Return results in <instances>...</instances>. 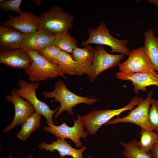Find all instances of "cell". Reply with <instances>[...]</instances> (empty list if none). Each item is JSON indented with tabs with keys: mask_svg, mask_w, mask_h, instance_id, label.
<instances>
[{
	"mask_svg": "<svg viewBox=\"0 0 158 158\" xmlns=\"http://www.w3.org/2000/svg\"><path fill=\"white\" fill-rule=\"evenodd\" d=\"M148 114V121L152 130L158 131V101L152 99Z\"/></svg>",
	"mask_w": 158,
	"mask_h": 158,
	"instance_id": "obj_26",
	"label": "cell"
},
{
	"mask_svg": "<svg viewBox=\"0 0 158 158\" xmlns=\"http://www.w3.org/2000/svg\"><path fill=\"white\" fill-rule=\"evenodd\" d=\"M61 51L59 48L53 44L48 46L37 51L40 54L50 63L57 64Z\"/></svg>",
	"mask_w": 158,
	"mask_h": 158,
	"instance_id": "obj_25",
	"label": "cell"
},
{
	"mask_svg": "<svg viewBox=\"0 0 158 158\" xmlns=\"http://www.w3.org/2000/svg\"><path fill=\"white\" fill-rule=\"evenodd\" d=\"M3 26L13 28L24 34L34 33L41 28L40 19L33 13L22 11L18 16L9 13L8 18L2 23Z\"/></svg>",
	"mask_w": 158,
	"mask_h": 158,
	"instance_id": "obj_11",
	"label": "cell"
},
{
	"mask_svg": "<svg viewBox=\"0 0 158 158\" xmlns=\"http://www.w3.org/2000/svg\"><path fill=\"white\" fill-rule=\"evenodd\" d=\"M42 115L35 112L22 124L21 128L17 133L16 136L21 140H26L33 132L41 126Z\"/></svg>",
	"mask_w": 158,
	"mask_h": 158,
	"instance_id": "obj_20",
	"label": "cell"
},
{
	"mask_svg": "<svg viewBox=\"0 0 158 158\" xmlns=\"http://www.w3.org/2000/svg\"><path fill=\"white\" fill-rule=\"evenodd\" d=\"M17 84L19 88L13 89L10 94L18 96L25 99L31 104L36 112L40 114L45 118L47 125L54 124L53 116L59 110V107L58 106L54 110L51 109L46 104L37 98L36 91L39 87V82L29 83L20 78Z\"/></svg>",
	"mask_w": 158,
	"mask_h": 158,
	"instance_id": "obj_4",
	"label": "cell"
},
{
	"mask_svg": "<svg viewBox=\"0 0 158 158\" xmlns=\"http://www.w3.org/2000/svg\"><path fill=\"white\" fill-rule=\"evenodd\" d=\"M93 62L86 73L91 82H93L99 75L104 71L118 65L124 56V55L122 54L115 55L109 54L102 45H98L93 48Z\"/></svg>",
	"mask_w": 158,
	"mask_h": 158,
	"instance_id": "obj_7",
	"label": "cell"
},
{
	"mask_svg": "<svg viewBox=\"0 0 158 158\" xmlns=\"http://www.w3.org/2000/svg\"><path fill=\"white\" fill-rule=\"evenodd\" d=\"M74 60L78 64L76 75L86 74L92 63L94 56L93 48L88 45L83 48L75 47L72 53Z\"/></svg>",
	"mask_w": 158,
	"mask_h": 158,
	"instance_id": "obj_18",
	"label": "cell"
},
{
	"mask_svg": "<svg viewBox=\"0 0 158 158\" xmlns=\"http://www.w3.org/2000/svg\"><path fill=\"white\" fill-rule=\"evenodd\" d=\"M56 35L41 28L33 33L24 34L20 48L25 50L39 51L48 46L54 44Z\"/></svg>",
	"mask_w": 158,
	"mask_h": 158,
	"instance_id": "obj_13",
	"label": "cell"
},
{
	"mask_svg": "<svg viewBox=\"0 0 158 158\" xmlns=\"http://www.w3.org/2000/svg\"><path fill=\"white\" fill-rule=\"evenodd\" d=\"M147 1L158 7V0H148Z\"/></svg>",
	"mask_w": 158,
	"mask_h": 158,
	"instance_id": "obj_30",
	"label": "cell"
},
{
	"mask_svg": "<svg viewBox=\"0 0 158 158\" xmlns=\"http://www.w3.org/2000/svg\"><path fill=\"white\" fill-rule=\"evenodd\" d=\"M22 1V0H0V10L5 12L11 11L20 14L22 11L20 6Z\"/></svg>",
	"mask_w": 158,
	"mask_h": 158,
	"instance_id": "obj_27",
	"label": "cell"
},
{
	"mask_svg": "<svg viewBox=\"0 0 158 158\" xmlns=\"http://www.w3.org/2000/svg\"><path fill=\"white\" fill-rule=\"evenodd\" d=\"M143 100L142 97L135 96L128 104L122 108L116 109L94 110L83 116H80V121L86 128L88 134L94 135L103 125L123 112L132 109Z\"/></svg>",
	"mask_w": 158,
	"mask_h": 158,
	"instance_id": "obj_2",
	"label": "cell"
},
{
	"mask_svg": "<svg viewBox=\"0 0 158 158\" xmlns=\"http://www.w3.org/2000/svg\"><path fill=\"white\" fill-rule=\"evenodd\" d=\"M0 51V63L13 68L25 70L32 62L28 54L22 49Z\"/></svg>",
	"mask_w": 158,
	"mask_h": 158,
	"instance_id": "obj_15",
	"label": "cell"
},
{
	"mask_svg": "<svg viewBox=\"0 0 158 158\" xmlns=\"http://www.w3.org/2000/svg\"><path fill=\"white\" fill-rule=\"evenodd\" d=\"M80 115L77 116V120L73 119L74 123L72 127H69L65 122L60 126L54 124L47 125L43 128V130L47 132L52 133L56 137L65 139L68 138L72 141L78 148L82 146V143L80 138H86L88 133L84 131V126L80 119Z\"/></svg>",
	"mask_w": 158,
	"mask_h": 158,
	"instance_id": "obj_9",
	"label": "cell"
},
{
	"mask_svg": "<svg viewBox=\"0 0 158 158\" xmlns=\"http://www.w3.org/2000/svg\"><path fill=\"white\" fill-rule=\"evenodd\" d=\"M43 94L45 97L54 98L55 102L60 103L59 110L54 115L55 119L65 111H67L70 115H74L73 108L78 104L84 103L87 105H92L99 101L96 98L80 96L72 92L62 80L56 81L52 91H44Z\"/></svg>",
	"mask_w": 158,
	"mask_h": 158,
	"instance_id": "obj_1",
	"label": "cell"
},
{
	"mask_svg": "<svg viewBox=\"0 0 158 158\" xmlns=\"http://www.w3.org/2000/svg\"><path fill=\"white\" fill-rule=\"evenodd\" d=\"M156 132L158 134V131H156Z\"/></svg>",
	"mask_w": 158,
	"mask_h": 158,
	"instance_id": "obj_32",
	"label": "cell"
},
{
	"mask_svg": "<svg viewBox=\"0 0 158 158\" xmlns=\"http://www.w3.org/2000/svg\"><path fill=\"white\" fill-rule=\"evenodd\" d=\"M149 154L152 158H158V143L151 150Z\"/></svg>",
	"mask_w": 158,
	"mask_h": 158,
	"instance_id": "obj_28",
	"label": "cell"
},
{
	"mask_svg": "<svg viewBox=\"0 0 158 158\" xmlns=\"http://www.w3.org/2000/svg\"><path fill=\"white\" fill-rule=\"evenodd\" d=\"M128 56L125 61L119 64L120 71L129 73L155 71L143 46L130 51Z\"/></svg>",
	"mask_w": 158,
	"mask_h": 158,
	"instance_id": "obj_10",
	"label": "cell"
},
{
	"mask_svg": "<svg viewBox=\"0 0 158 158\" xmlns=\"http://www.w3.org/2000/svg\"><path fill=\"white\" fill-rule=\"evenodd\" d=\"M56 137V140H52L51 144L42 142L38 145V147L41 150L49 151L50 152L57 150L61 158H65L66 156H70L73 158H83L82 154L86 148V147L83 146L80 149H76L72 147L65 139ZM91 158V156L89 155L87 158Z\"/></svg>",
	"mask_w": 158,
	"mask_h": 158,
	"instance_id": "obj_16",
	"label": "cell"
},
{
	"mask_svg": "<svg viewBox=\"0 0 158 158\" xmlns=\"http://www.w3.org/2000/svg\"><path fill=\"white\" fill-rule=\"evenodd\" d=\"M61 71L68 75H76L78 64L69 53L61 51L57 64Z\"/></svg>",
	"mask_w": 158,
	"mask_h": 158,
	"instance_id": "obj_22",
	"label": "cell"
},
{
	"mask_svg": "<svg viewBox=\"0 0 158 158\" xmlns=\"http://www.w3.org/2000/svg\"><path fill=\"white\" fill-rule=\"evenodd\" d=\"M77 44L76 40L67 31L56 35L54 44L61 51L72 53L74 48L77 47Z\"/></svg>",
	"mask_w": 158,
	"mask_h": 158,
	"instance_id": "obj_23",
	"label": "cell"
},
{
	"mask_svg": "<svg viewBox=\"0 0 158 158\" xmlns=\"http://www.w3.org/2000/svg\"><path fill=\"white\" fill-rule=\"evenodd\" d=\"M39 17L41 28L56 35L71 28L74 20L73 16L57 6H52L48 11L42 12Z\"/></svg>",
	"mask_w": 158,
	"mask_h": 158,
	"instance_id": "obj_6",
	"label": "cell"
},
{
	"mask_svg": "<svg viewBox=\"0 0 158 158\" xmlns=\"http://www.w3.org/2000/svg\"><path fill=\"white\" fill-rule=\"evenodd\" d=\"M153 93L152 90L150 91L146 98L136 107L131 110L127 116L115 118L108 122L105 125L129 123L135 124L141 128L152 130L148 122V117Z\"/></svg>",
	"mask_w": 158,
	"mask_h": 158,
	"instance_id": "obj_8",
	"label": "cell"
},
{
	"mask_svg": "<svg viewBox=\"0 0 158 158\" xmlns=\"http://www.w3.org/2000/svg\"><path fill=\"white\" fill-rule=\"evenodd\" d=\"M116 77L121 80L131 81L134 86L133 91L136 94L140 90L146 91L148 86H158V74L155 71L129 73L120 71L116 74Z\"/></svg>",
	"mask_w": 158,
	"mask_h": 158,
	"instance_id": "obj_14",
	"label": "cell"
},
{
	"mask_svg": "<svg viewBox=\"0 0 158 158\" xmlns=\"http://www.w3.org/2000/svg\"><path fill=\"white\" fill-rule=\"evenodd\" d=\"M24 34L16 29L0 25V50L20 48Z\"/></svg>",
	"mask_w": 158,
	"mask_h": 158,
	"instance_id": "obj_17",
	"label": "cell"
},
{
	"mask_svg": "<svg viewBox=\"0 0 158 158\" xmlns=\"http://www.w3.org/2000/svg\"><path fill=\"white\" fill-rule=\"evenodd\" d=\"M32 1L37 6H40L42 1L41 0H32Z\"/></svg>",
	"mask_w": 158,
	"mask_h": 158,
	"instance_id": "obj_29",
	"label": "cell"
},
{
	"mask_svg": "<svg viewBox=\"0 0 158 158\" xmlns=\"http://www.w3.org/2000/svg\"><path fill=\"white\" fill-rule=\"evenodd\" d=\"M25 158H33V154L32 153L28 154Z\"/></svg>",
	"mask_w": 158,
	"mask_h": 158,
	"instance_id": "obj_31",
	"label": "cell"
},
{
	"mask_svg": "<svg viewBox=\"0 0 158 158\" xmlns=\"http://www.w3.org/2000/svg\"><path fill=\"white\" fill-rule=\"evenodd\" d=\"M7 101L12 103L14 106L15 115L12 122L3 130L4 133L13 129L19 124H22L35 112L31 104L18 96L13 94L6 95Z\"/></svg>",
	"mask_w": 158,
	"mask_h": 158,
	"instance_id": "obj_12",
	"label": "cell"
},
{
	"mask_svg": "<svg viewBox=\"0 0 158 158\" xmlns=\"http://www.w3.org/2000/svg\"><path fill=\"white\" fill-rule=\"evenodd\" d=\"M109 32L107 24L101 22L100 25L95 28L88 30L89 37L81 44L84 47L91 44L104 45L111 48V52L112 53L118 52L128 56L130 51L127 44L130 41L129 39L118 40L112 36Z\"/></svg>",
	"mask_w": 158,
	"mask_h": 158,
	"instance_id": "obj_5",
	"label": "cell"
},
{
	"mask_svg": "<svg viewBox=\"0 0 158 158\" xmlns=\"http://www.w3.org/2000/svg\"><path fill=\"white\" fill-rule=\"evenodd\" d=\"M136 140L127 143L120 142L123 147V154L127 158H152L149 154L142 151L137 145Z\"/></svg>",
	"mask_w": 158,
	"mask_h": 158,
	"instance_id": "obj_24",
	"label": "cell"
},
{
	"mask_svg": "<svg viewBox=\"0 0 158 158\" xmlns=\"http://www.w3.org/2000/svg\"><path fill=\"white\" fill-rule=\"evenodd\" d=\"M140 140L136 142L137 145L143 152L149 154L158 143V134L156 132L141 128Z\"/></svg>",
	"mask_w": 158,
	"mask_h": 158,
	"instance_id": "obj_21",
	"label": "cell"
},
{
	"mask_svg": "<svg viewBox=\"0 0 158 158\" xmlns=\"http://www.w3.org/2000/svg\"><path fill=\"white\" fill-rule=\"evenodd\" d=\"M154 33V32L151 28L144 32V43L143 47L154 70L158 73V36H155Z\"/></svg>",
	"mask_w": 158,
	"mask_h": 158,
	"instance_id": "obj_19",
	"label": "cell"
},
{
	"mask_svg": "<svg viewBox=\"0 0 158 158\" xmlns=\"http://www.w3.org/2000/svg\"><path fill=\"white\" fill-rule=\"evenodd\" d=\"M32 60L31 65L25 70L29 80L39 82L61 76L66 78L57 64H52L39 54L37 51L26 50Z\"/></svg>",
	"mask_w": 158,
	"mask_h": 158,
	"instance_id": "obj_3",
	"label": "cell"
}]
</instances>
